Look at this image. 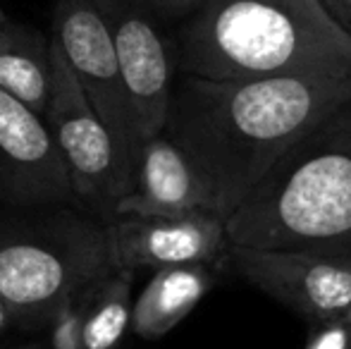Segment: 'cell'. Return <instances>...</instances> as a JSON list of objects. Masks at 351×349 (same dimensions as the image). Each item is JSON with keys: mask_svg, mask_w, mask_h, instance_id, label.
Returning a JSON list of instances; mask_svg holds the SVG:
<instances>
[{"mask_svg": "<svg viewBox=\"0 0 351 349\" xmlns=\"http://www.w3.org/2000/svg\"><path fill=\"white\" fill-rule=\"evenodd\" d=\"M349 96L351 80L177 75L162 132L199 170L213 210L227 220L287 149Z\"/></svg>", "mask_w": 351, "mask_h": 349, "instance_id": "cell-1", "label": "cell"}, {"mask_svg": "<svg viewBox=\"0 0 351 349\" xmlns=\"http://www.w3.org/2000/svg\"><path fill=\"white\" fill-rule=\"evenodd\" d=\"M170 38L177 75L351 80V38L320 0H210Z\"/></svg>", "mask_w": 351, "mask_h": 349, "instance_id": "cell-2", "label": "cell"}, {"mask_svg": "<svg viewBox=\"0 0 351 349\" xmlns=\"http://www.w3.org/2000/svg\"><path fill=\"white\" fill-rule=\"evenodd\" d=\"M225 228L239 247L351 254V96L287 149Z\"/></svg>", "mask_w": 351, "mask_h": 349, "instance_id": "cell-3", "label": "cell"}, {"mask_svg": "<svg viewBox=\"0 0 351 349\" xmlns=\"http://www.w3.org/2000/svg\"><path fill=\"white\" fill-rule=\"evenodd\" d=\"M112 270L106 223L77 206L0 210V299L24 330Z\"/></svg>", "mask_w": 351, "mask_h": 349, "instance_id": "cell-4", "label": "cell"}, {"mask_svg": "<svg viewBox=\"0 0 351 349\" xmlns=\"http://www.w3.org/2000/svg\"><path fill=\"white\" fill-rule=\"evenodd\" d=\"M51 62V98L43 120L65 165L77 208L108 223L115 218L117 201L132 191V160L93 110L53 38Z\"/></svg>", "mask_w": 351, "mask_h": 349, "instance_id": "cell-5", "label": "cell"}, {"mask_svg": "<svg viewBox=\"0 0 351 349\" xmlns=\"http://www.w3.org/2000/svg\"><path fill=\"white\" fill-rule=\"evenodd\" d=\"M220 268L258 287L308 326L342 318L351 304V254L230 244Z\"/></svg>", "mask_w": 351, "mask_h": 349, "instance_id": "cell-6", "label": "cell"}, {"mask_svg": "<svg viewBox=\"0 0 351 349\" xmlns=\"http://www.w3.org/2000/svg\"><path fill=\"white\" fill-rule=\"evenodd\" d=\"M110 29L139 146L160 134L177 77L172 38L139 0H91Z\"/></svg>", "mask_w": 351, "mask_h": 349, "instance_id": "cell-7", "label": "cell"}, {"mask_svg": "<svg viewBox=\"0 0 351 349\" xmlns=\"http://www.w3.org/2000/svg\"><path fill=\"white\" fill-rule=\"evenodd\" d=\"M51 38L58 43L88 103L115 136L122 154L132 160L134 170L139 141L132 127L115 43L106 19L91 0H58Z\"/></svg>", "mask_w": 351, "mask_h": 349, "instance_id": "cell-8", "label": "cell"}, {"mask_svg": "<svg viewBox=\"0 0 351 349\" xmlns=\"http://www.w3.org/2000/svg\"><path fill=\"white\" fill-rule=\"evenodd\" d=\"M0 204L77 206L53 136L38 112L0 88Z\"/></svg>", "mask_w": 351, "mask_h": 349, "instance_id": "cell-9", "label": "cell"}, {"mask_svg": "<svg viewBox=\"0 0 351 349\" xmlns=\"http://www.w3.org/2000/svg\"><path fill=\"white\" fill-rule=\"evenodd\" d=\"M112 268L141 270L217 263L230 247L225 220L210 210L186 215H117L106 223Z\"/></svg>", "mask_w": 351, "mask_h": 349, "instance_id": "cell-10", "label": "cell"}, {"mask_svg": "<svg viewBox=\"0 0 351 349\" xmlns=\"http://www.w3.org/2000/svg\"><path fill=\"white\" fill-rule=\"evenodd\" d=\"M199 210L215 213L208 186L184 151L165 132L143 141L132 170V191L117 201L115 218L186 215Z\"/></svg>", "mask_w": 351, "mask_h": 349, "instance_id": "cell-11", "label": "cell"}, {"mask_svg": "<svg viewBox=\"0 0 351 349\" xmlns=\"http://www.w3.org/2000/svg\"><path fill=\"white\" fill-rule=\"evenodd\" d=\"M217 263H186L158 268L132 306V333L160 340L180 326L215 285Z\"/></svg>", "mask_w": 351, "mask_h": 349, "instance_id": "cell-12", "label": "cell"}, {"mask_svg": "<svg viewBox=\"0 0 351 349\" xmlns=\"http://www.w3.org/2000/svg\"><path fill=\"white\" fill-rule=\"evenodd\" d=\"M51 77V36L10 17L0 22V88L43 117Z\"/></svg>", "mask_w": 351, "mask_h": 349, "instance_id": "cell-13", "label": "cell"}, {"mask_svg": "<svg viewBox=\"0 0 351 349\" xmlns=\"http://www.w3.org/2000/svg\"><path fill=\"white\" fill-rule=\"evenodd\" d=\"M134 270L112 268L82 292V349H120L132 330Z\"/></svg>", "mask_w": 351, "mask_h": 349, "instance_id": "cell-14", "label": "cell"}, {"mask_svg": "<svg viewBox=\"0 0 351 349\" xmlns=\"http://www.w3.org/2000/svg\"><path fill=\"white\" fill-rule=\"evenodd\" d=\"M82 294L62 302L46 323V349H82Z\"/></svg>", "mask_w": 351, "mask_h": 349, "instance_id": "cell-15", "label": "cell"}, {"mask_svg": "<svg viewBox=\"0 0 351 349\" xmlns=\"http://www.w3.org/2000/svg\"><path fill=\"white\" fill-rule=\"evenodd\" d=\"M308 340L306 349H351V330L344 318L315 323L308 326Z\"/></svg>", "mask_w": 351, "mask_h": 349, "instance_id": "cell-16", "label": "cell"}, {"mask_svg": "<svg viewBox=\"0 0 351 349\" xmlns=\"http://www.w3.org/2000/svg\"><path fill=\"white\" fill-rule=\"evenodd\" d=\"M210 0H139V5L160 24H180Z\"/></svg>", "mask_w": 351, "mask_h": 349, "instance_id": "cell-17", "label": "cell"}, {"mask_svg": "<svg viewBox=\"0 0 351 349\" xmlns=\"http://www.w3.org/2000/svg\"><path fill=\"white\" fill-rule=\"evenodd\" d=\"M323 10L335 24L351 38V0H320Z\"/></svg>", "mask_w": 351, "mask_h": 349, "instance_id": "cell-18", "label": "cell"}, {"mask_svg": "<svg viewBox=\"0 0 351 349\" xmlns=\"http://www.w3.org/2000/svg\"><path fill=\"white\" fill-rule=\"evenodd\" d=\"M14 323H12V316H10V309H8V304L0 299V337L5 335V333L12 328Z\"/></svg>", "mask_w": 351, "mask_h": 349, "instance_id": "cell-19", "label": "cell"}, {"mask_svg": "<svg viewBox=\"0 0 351 349\" xmlns=\"http://www.w3.org/2000/svg\"><path fill=\"white\" fill-rule=\"evenodd\" d=\"M344 323H347V326H349V330H351V304H349V309H347V313H344Z\"/></svg>", "mask_w": 351, "mask_h": 349, "instance_id": "cell-20", "label": "cell"}, {"mask_svg": "<svg viewBox=\"0 0 351 349\" xmlns=\"http://www.w3.org/2000/svg\"><path fill=\"white\" fill-rule=\"evenodd\" d=\"M22 349H46V345L41 342V345H27V347H22Z\"/></svg>", "mask_w": 351, "mask_h": 349, "instance_id": "cell-21", "label": "cell"}, {"mask_svg": "<svg viewBox=\"0 0 351 349\" xmlns=\"http://www.w3.org/2000/svg\"><path fill=\"white\" fill-rule=\"evenodd\" d=\"M5 19H8V14H5V10L0 8V22H5Z\"/></svg>", "mask_w": 351, "mask_h": 349, "instance_id": "cell-22", "label": "cell"}]
</instances>
